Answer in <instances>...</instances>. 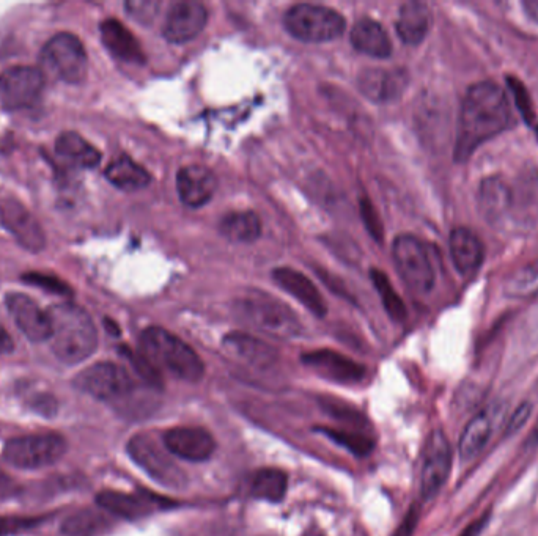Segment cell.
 Listing matches in <instances>:
<instances>
[{"label":"cell","mask_w":538,"mask_h":536,"mask_svg":"<svg viewBox=\"0 0 538 536\" xmlns=\"http://www.w3.org/2000/svg\"><path fill=\"white\" fill-rule=\"evenodd\" d=\"M512 125L509 98L496 82L483 81L471 85L461 103L455 159L458 162L468 161L476 148Z\"/></svg>","instance_id":"1"},{"label":"cell","mask_w":538,"mask_h":536,"mask_svg":"<svg viewBox=\"0 0 538 536\" xmlns=\"http://www.w3.org/2000/svg\"><path fill=\"white\" fill-rule=\"evenodd\" d=\"M52 334L49 338L52 353L63 364L76 365L95 353L98 332L95 323L79 305L62 302L48 310Z\"/></svg>","instance_id":"2"},{"label":"cell","mask_w":538,"mask_h":536,"mask_svg":"<svg viewBox=\"0 0 538 536\" xmlns=\"http://www.w3.org/2000/svg\"><path fill=\"white\" fill-rule=\"evenodd\" d=\"M141 354L158 373L169 371L175 378L188 382L200 381L205 375L199 354L163 327H148L142 334Z\"/></svg>","instance_id":"3"},{"label":"cell","mask_w":538,"mask_h":536,"mask_svg":"<svg viewBox=\"0 0 538 536\" xmlns=\"http://www.w3.org/2000/svg\"><path fill=\"white\" fill-rule=\"evenodd\" d=\"M236 310L247 324L271 337L293 338L303 331L301 321L290 307L262 291L244 296L236 304Z\"/></svg>","instance_id":"4"},{"label":"cell","mask_w":538,"mask_h":536,"mask_svg":"<svg viewBox=\"0 0 538 536\" xmlns=\"http://www.w3.org/2000/svg\"><path fill=\"white\" fill-rule=\"evenodd\" d=\"M128 453L134 463L159 485L175 489L186 485L185 472L175 463L174 455L167 450L163 439L158 441L147 433L136 434L128 442Z\"/></svg>","instance_id":"5"},{"label":"cell","mask_w":538,"mask_h":536,"mask_svg":"<svg viewBox=\"0 0 538 536\" xmlns=\"http://www.w3.org/2000/svg\"><path fill=\"white\" fill-rule=\"evenodd\" d=\"M284 24L288 34L306 43L336 40L345 30V19L342 15L320 5L301 4L290 8L285 15Z\"/></svg>","instance_id":"6"},{"label":"cell","mask_w":538,"mask_h":536,"mask_svg":"<svg viewBox=\"0 0 538 536\" xmlns=\"http://www.w3.org/2000/svg\"><path fill=\"white\" fill-rule=\"evenodd\" d=\"M89 59L82 41L76 35L62 32L54 35L41 51V65L67 84H81L87 76Z\"/></svg>","instance_id":"7"},{"label":"cell","mask_w":538,"mask_h":536,"mask_svg":"<svg viewBox=\"0 0 538 536\" xmlns=\"http://www.w3.org/2000/svg\"><path fill=\"white\" fill-rule=\"evenodd\" d=\"M67 452V441L59 434H32L8 441L4 458L18 469H40L57 463Z\"/></svg>","instance_id":"8"},{"label":"cell","mask_w":538,"mask_h":536,"mask_svg":"<svg viewBox=\"0 0 538 536\" xmlns=\"http://www.w3.org/2000/svg\"><path fill=\"white\" fill-rule=\"evenodd\" d=\"M397 271L406 285L416 293H428L435 285V269L427 247L411 235H400L394 241Z\"/></svg>","instance_id":"9"},{"label":"cell","mask_w":538,"mask_h":536,"mask_svg":"<svg viewBox=\"0 0 538 536\" xmlns=\"http://www.w3.org/2000/svg\"><path fill=\"white\" fill-rule=\"evenodd\" d=\"M45 89V74L35 67L7 68L0 73V107L21 111L34 106Z\"/></svg>","instance_id":"10"},{"label":"cell","mask_w":538,"mask_h":536,"mask_svg":"<svg viewBox=\"0 0 538 536\" xmlns=\"http://www.w3.org/2000/svg\"><path fill=\"white\" fill-rule=\"evenodd\" d=\"M74 386L90 397L98 400L112 401L126 397L134 390V382L128 371L112 362H101L81 371Z\"/></svg>","instance_id":"11"},{"label":"cell","mask_w":538,"mask_h":536,"mask_svg":"<svg viewBox=\"0 0 538 536\" xmlns=\"http://www.w3.org/2000/svg\"><path fill=\"white\" fill-rule=\"evenodd\" d=\"M0 225L32 254L45 249L46 236L40 222L18 200H0Z\"/></svg>","instance_id":"12"},{"label":"cell","mask_w":538,"mask_h":536,"mask_svg":"<svg viewBox=\"0 0 538 536\" xmlns=\"http://www.w3.org/2000/svg\"><path fill=\"white\" fill-rule=\"evenodd\" d=\"M452 467V450L443 431H433L425 445L424 466H422L421 492L425 500L443 489Z\"/></svg>","instance_id":"13"},{"label":"cell","mask_w":538,"mask_h":536,"mask_svg":"<svg viewBox=\"0 0 538 536\" xmlns=\"http://www.w3.org/2000/svg\"><path fill=\"white\" fill-rule=\"evenodd\" d=\"M5 304L19 331L23 332L30 342H46L51 338L49 313L41 309L30 296L24 293H10L5 298Z\"/></svg>","instance_id":"14"},{"label":"cell","mask_w":538,"mask_h":536,"mask_svg":"<svg viewBox=\"0 0 538 536\" xmlns=\"http://www.w3.org/2000/svg\"><path fill=\"white\" fill-rule=\"evenodd\" d=\"M163 442L175 458L186 459L192 463L207 461L216 450V442L210 431L199 426L172 428L164 434Z\"/></svg>","instance_id":"15"},{"label":"cell","mask_w":538,"mask_h":536,"mask_svg":"<svg viewBox=\"0 0 538 536\" xmlns=\"http://www.w3.org/2000/svg\"><path fill=\"white\" fill-rule=\"evenodd\" d=\"M207 21L208 12L205 5L199 2H177L170 8L164 23V38L175 45L188 43L205 29Z\"/></svg>","instance_id":"16"},{"label":"cell","mask_w":538,"mask_h":536,"mask_svg":"<svg viewBox=\"0 0 538 536\" xmlns=\"http://www.w3.org/2000/svg\"><path fill=\"white\" fill-rule=\"evenodd\" d=\"M303 364L321 378L339 384H354L365 376V368L361 364L331 349H318L304 354Z\"/></svg>","instance_id":"17"},{"label":"cell","mask_w":538,"mask_h":536,"mask_svg":"<svg viewBox=\"0 0 538 536\" xmlns=\"http://www.w3.org/2000/svg\"><path fill=\"white\" fill-rule=\"evenodd\" d=\"M216 188H218V180L208 167L192 164V166L183 167L178 172V195L181 202L192 208H199L210 202Z\"/></svg>","instance_id":"18"},{"label":"cell","mask_w":538,"mask_h":536,"mask_svg":"<svg viewBox=\"0 0 538 536\" xmlns=\"http://www.w3.org/2000/svg\"><path fill=\"white\" fill-rule=\"evenodd\" d=\"M406 82L408 76L403 70L369 68L359 76V89L375 103H389L402 95Z\"/></svg>","instance_id":"19"},{"label":"cell","mask_w":538,"mask_h":536,"mask_svg":"<svg viewBox=\"0 0 538 536\" xmlns=\"http://www.w3.org/2000/svg\"><path fill=\"white\" fill-rule=\"evenodd\" d=\"M512 208V188L501 177H488L480 183L479 210L488 224H504Z\"/></svg>","instance_id":"20"},{"label":"cell","mask_w":538,"mask_h":536,"mask_svg":"<svg viewBox=\"0 0 538 536\" xmlns=\"http://www.w3.org/2000/svg\"><path fill=\"white\" fill-rule=\"evenodd\" d=\"M450 255L461 276L469 277L479 271L485 257V247L469 228L457 227L450 233Z\"/></svg>","instance_id":"21"},{"label":"cell","mask_w":538,"mask_h":536,"mask_svg":"<svg viewBox=\"0 0 538 536\" xmlns=\"http://www.w3.org/2000/svg\"><path fill=\"white\" fill-rule=\"evenodd\" d=\"M273 279L279 287L292 294L293 298L298 299L315 316H325L328 312L325 299L318 288L301 272L292 268H279L273 272Z\"/></svg>","instance_id":"22"},{"label":"cell","mask_w":538,"mask_h":536,"mask_svg":"<svg viewBox=\"0 0 538 536\" xmlns=\"http://www.w3.org/2000/svg\"><path fill=\"white\" fill-rule=\"evenodd\" d=\"M101 40L115 59L128 63H145L144 51L139 41L117 19H106L100 26Z\"/></svg>","instance_id":"23"},{"label":"cell","mask_w":538,"mask_h":536,"mask_svg":"<svg viewBox=\"0 0 538 536\" xmlns=\"http://www.w3.org/2000/svg\"><path fill=\"white\" fill-rule=\"evenodd\" d=\"M224 348L230 356L252 367L268 368L277 360L276 349L271 348L268 343L238 332L224 338Z\"/></svg>","instance_id":"24"},{"label":"cell","mask_w":538,"mask_h":536,"mask_svg":"<svg viewBox=\"0 0 538 536\" xmlns=\"http://www.w3.org/2000/svg\"><path fill=\"white\" fill-rule=\"evenodd\" d=\"M351 45L356 51L373 59H387L392 54V41L380 23L373 19H359L351 30Z\"/></svg>","instance_id":"25"},{"label":"cell","mask_w":538,"mask_h":536,"mask_svg":"<svg viewBox=\"0 0 538 536\" xmlns=\"http://www.w3.org/2000/svg\"><path fill=\"white\" fill-rule=\"evenodd\" d=\"M432 26V13L421 2L402 5L397 19V34L403 43L410 46L421 45Z\"/></svg>","instance_id":"26"},{"label":"cell","mask_w":538,"mask_h":536,"mask_svg":"<svg viewBox=\"0 0 538 536\" xmlns=\"http://www.w3.org/2000/svg\"><path fill=\"white\" fill-rule=\"evenodd\" d=\"M494 419H496V411L494 408H488L479 412L468 423L465 431L461 434L460 445H458L463 461H471L482 453L483 448L487 447L491 433H493Z\"/></svg>","instance_id":"27"},{"label":"cell","mask_w":538,"mask_h":536,"mask_svg":"<svg viewBox=\"0 0 538 536\" xmlns=\"http://www.w3.org/2000/svg\"><path fill=\"white\" fill-rule=\"evenodd\" d=\"M56 153L63 161L78 169H95L101 162L100 150L74 131H67L57 137Z\"/></svg>","instance_id":"28"},{"label":"cell","mask_w":538,"mask_h":536,"mask_svg":"<svg viewBox=\"0 0 538 536\" xmlns=\"http://www.w3.org/2000/svg\"><path fill=\"white\" fill-rule=\"evenodd\" d=\"M96 502L104 510L111 511L120 518L139 519L152 510L153 503L158 505L159 500L155 496H133L125 492L103 491L96 497Z\"/></svg>","instance_id":"29"},{"label":"cell","mask_w":538,"mask_h":536,"mask_svg":"<svg viewBox=\"0 0 538 536\" xmlns=\"http://www.w3.org/2000/svg\"><path fill=\"white\" fill-rule=\"evenodd\" d=\"M106 178L122 191H139L152 183V175L126 155L118 156L107 166Z\"/></svg>","instance_id":"30"},{"label":"cell","mask_w":538,"mask_h":536,"mask_svg":"<svg viewBox=\"0 0 538 536\" xmlns=\"http://www.w3.org/2000/svg\"><path fill=\"white\" fill-rule=\"evenodd\" d=\"M219 230L233 243H252L262 233V222L252 211H236L222 219Z\"/></svg>","instance_id":"31"},{"label":"cell","mask_w":538,"mask_h":536,"mask_svg":"<svg viewBox=\"0 0 538 536\" xmlns=\"http://www.w3.org/2000/svg\"><path fill=\"white\" fill-rule=\"evenodd\" d=\"M288 488V478L285 472L277 469L258 470L252 480V496L258 500L276 503L284 500Z\"/></svg>","instance_id":"32"},{"label":"cell","mask_w":538,"mask_h":536,"mask_svg":"<svg viewBox=\"0 0 538 536\" xmlns=\"http://www.w3.org/2000/svg\"><path fill=\"white\" fill-rule=\"evenodd\" d=\"M504 293L509 298L527 299L538 293V263L527 265L513 272L505 280Z\"/></svg>","instance_id":"33"},{"label":"cell","mask_w":538,"mask_h":536,"mask_svg":"<svg viewBox=\"0 0 538 536\" xmlns=\"http://www.w3.org/2000/svg\"><path fill=\"white\" fill-rule=\"evenodd\" d=\"M372 280L375 283L376 290L380 293L381 301H383L384 309L389 313L392 320L403 321L406 318V307L403 304L402 298L395 293L391 282L387 279L384 272L373 269Z\"/></svg>","instance_id":"34"},{"label":"cell","mask_w":538,"mask_h":536,"mask_svg":"<svg viewBox=\"0 0 538 536\" xmlns=\"http://www.w3.org/2000/svg\"><path fill=\"white\" fill-rule=\"evenodd\" d=\"M320 433L325 434L331 441L350 450L353 455L367 456L372 453L373 441L369 436L356 431L336 430V428H318Z\"/></svg>","instance_id":"35"},{"label":"cell","mask_w":538,"mask_h":536,"mask_svg":"<svg viewBox=\"0 0 538 536\" xmlns=\"http://www.w3.org/2000/svg\"><path fill=\"white\" fill-rule=\"evenodd\" d=\"M103 525V519L100 514L92 511H82V513L73 514L63 524L62 530L68 536H90L98 532Z\"/></svg>","instance_id":"36"},{"label":"cell","mask_w":538,"mask_h":536,"mask_svg":"<svg viewBox=\"0 0 538 536\" xmlns=\"http://www.w3.org/2000/svg\"><path fill=\"white\" fill-rule=\"evenodd\" d=\"M24 282L35 285V287L43 288L49 293L59 294V296H71L73 290H71L68 283L60 280L59 277L49 276V274H41V272H30V274H24Z\"/></svg>","instance_id":"37"},{"label":"cell","mask_w":538,"mask_h":536,"mask_svg":"<svg viewBox=\"0 0 538 536\" xmlns=\"http://www.w3.org/2000/svg\"><path fill=\"white\" fill-rule=\"evenodd\" d=\"M509 85L513 96H515L516 107H518V111L523 115L524 120L527 123L534 122V104H532L531 95L527 92L526 87L515 78H509Z\"/></svg>","instance_id":"38"},{"label":"cell","mask_w":538,"mask_h":536,"mask_svg":"<svg viewBox=\"0 0 538 536\" xmlns=\"http://www.w3.org/2000/svg\"><path fill=\"white\" fill-rule=\"evenodd\" d=\"M40 524L38 518H23V516H0V536L16 535L34 529Z\"/></svg>","instance_id":"39"},{"label":"cell","mask_w":538,"mask_h":536,"mask_svg":"<svg viewBox=\"0 0 538 536\" xmlns=\"http://www.w3.org/2000/svg\"><path fill=\"white\" fill-rule=\"evenodd\" d=\"M361 214L362 219H364L365 227L369 230L370 235H372L378 243H381L384 238L383 224H381L380 216L376 213L370 200L362 199Z\"/></svg>","instance_id":"40"},{"label":"cell","mask_w":538,"mask_h":536,"mask_svg":"<svg viewBox=\"0 0 538 536\" xmlns=\"http://www.w3.org/2000/svg\"><path fill=\"white\" fill-rule=\"evenodd\" d=\"M321 406L325 408V411L328 412L331 417H336V419L347 420L348 423H358V425L364 426L365 420L359 412L354 411V409L345 408V404L337 403L334 400H321Z\"/></svg>","instance_id":"41"},{"label":"cell","mask_w":538,"mask_h":536,"mask_svg":"<svg viewBox=\"0 0 538 536\" xmlns=\"http://www.w3.org/2000/svg\"><path fill=\"white\" fill-rule=\"evenodd\" d=\"M128 10V15L133 16L139 23H152L155 16L158 15L159 4L158 2H128L125 5Z\"/></svg>","instance_id":"42"},{"label":"cell","mask_w":538,"mask_h":536,"mask_svg":"<svg viewBox=\"0 0 538 536\" xmlns=\"http://www.w3.org/2000/svg\"><path fill=\"white\" fill-rule=\"evenodd\" d=\"M532 414V404L523 403L516 408V411L513 412L512 417H510L509 422H507V428H505V434L507 436H512L516 431H520L529 419H531Z\"/></svg>","instance_id":"43"},{"label":"cell","mask_w":538,"mask_h":536,"mask_svg":"<svg viewBox=\"0 0 538 536\" xmlns=\"http://www.w3.org/2000/svg\"><path fill=\"white\" fill-rule=\"evenodd\" d=\"M417 522H419V508H417V505H413L408 514H406L405 519H403L402 525L395 532V536H413Z\"/></svg>","instance_id":"44"},{"label":"cell","mask_w":538,"mask_h":536,"mask_svg":"<svg viewBox=\"0 0 538 536\" xmlns=\"http://www.w3.org/2000/svg\"><path fill=\"white\" fill-rule=\"evenodd\" d=\"M16 492H18V486H16L15 481L0 472V502L12 499Z\"/></svg>","instance_id":"45"},{"label":"cell","mask_w":538,"mask_h":536,"mask_svg":"<svg viewBox=\"0 0 538 536\" xmlns=\"http://www.w3.org/2000/svg\"><path fill=\"white\" fill-rule=\"evenodd\" d=\"M490 516V513L483 514V516H480L477 521H474L471 525H468L465 532L461 533L460 536H479L480 533H482V530L487 527L488 519H490Z\"/></svg>","instance_id":"46"},{"label":"cell","mask_w":538,"mask_h":536,"mask_svg":"<svg viewBox=\"0 0 538 536\" xmlns=\"http://www.w3.org/2000/svg\"><path fill=\"white\" fill-rule=\"evenodd\" d=\"M13 349H15L13 338L5 331L4 326H0V356L12 353Z\"/></svg>","instance_id":"47"},{"label":"cell","mask_w":538,"mask_h":536,"mask_svg":"<svg viewBox=\"0 0 538 536\" xmlns=\"http://www.w3.org/2000/svg\"><path fill=\"white\" fill-rule=\"evenodd\" d=\"M524 10H526V15L538 24V0H527L523 2Z\"/></svg>","instance_id":"48"},{"label":"cell","mask_w":538,"mask_h":536,"mask_svg":"<svg viewBox=\"0 0 538 536\" xmlns=\"http://www.w3.org/2000/svg\"><path fill=\"white\" fill-rule=\"evenodd\" d=\"M535 444H538V422L537 425L534 426V430H532L531 437H529V441H527V445Z\"/></svg>","instance_id":"49"},{"label":"cell","mask_w":538,"mask_h":536,"mask_svg":"<svg viewBox=\"0 0 538 536\" xmlns=\"http://www.w3.org/2000/svg\"><path fill=\"white\" fill-rule=\"evenodd\" d=\"M537 136H538V126H537Z\"/></svg>","instance_id":"50"}]
</instances>
